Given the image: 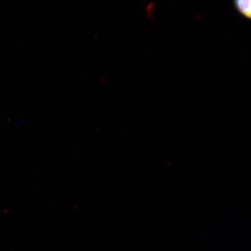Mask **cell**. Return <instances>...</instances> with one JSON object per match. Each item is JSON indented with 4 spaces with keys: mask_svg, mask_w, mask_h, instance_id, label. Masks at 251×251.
I'll return each mask as SVG.
<instances>
[{
    "mask_svg": "<svg viewBox=\"0 0 251 251\" xmlns=\"http://www.w3.org/2000/svg\"><path fill=\"white\" fill-rule=\"evenodd\" d=\"M234 2L240 13L251 19V0H235Z\"/></svg>",
    "mask_w": 251,
    "mask_h": 251,
    "instance_id": "cell-1",
    "label": "cell"
}]
</instances>
